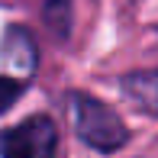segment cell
I'll use <instances>...</instances> for the list:
<instances>
[{
    "instance_id": "1",
    "label": "cell",
    "mask_w": 158,
    "mask_h": 158,
    "mask_svg": "<svg viewBox=\"0 0 158 158\" xmlns=\"http://www.w3.org/2000/svg\"><path fill=\"white\" fill-rule=\"evenodd\" d=\"M64 103H68V119L74 126L77 139L87 148H94L100 155H113L129 142L126 123L103 100L84 94V90H71V94H64Z\"/></svg>"
},
{
    "instance_id": "2",
    "label": "cell",
    "mask_w": 158,
    "mask_h": 158,
    "mask_svg": "<svg viewBox=\"0 0 158 158\" xmlns=\"http://www.w3.org/2000/svg\"><path fill=\"white\" fill-rule=\"evenodd\" d=\"M58 145V126L45 113H35L0 132V158H55Z\"/></svg>"
},
{
    "instance_id": "3",
    "label": "cell",
    "mask_w": 158,
    "mask_h": 158,
    "mask_svg": "<svg viewBox=\"0 0 158 158\" xmlns=\"http://www.w3.org/2000/svg\"><path fill=\"white\" fill-rule=\"evenodd\" d=\"M0 61L6 64L10 71H16L19 77H29L39 64V48H35V39L26 26H6L3 39H0Z\"/></svg>"
},
{
    "instance_id": "4",
    "label": "cell",
    "mask_w": 158,
    "mask_h": 158,
    "mask_svg": "<svg viewBox=\"0 0 158 158\" xmlns=\"http://www.w3.org/2000/svg\"><path fill=\"white\" fill-rule=\"evenodd\" d=\"M119 90L135 110L158 116V68L155 71H132L119 81Z\"/></svg>"
},
{
    "instance_id": "5",
    "label": "cell",
    "mask_w": 158,
    "mask_h": 158,
    "mask_svg": "<svg viewBox=\"0 0 158 158\" xmlns=\"http://www.w3.org/2000/svg\"><path fill=\"white\" fill-rule=\"evenodd\" d=\"M42 19H45V26L58 39H68V32H71V3L68 0H45Z\"/></svg>"
},
{
    "instance_id": "6",
    "label": "cell",
    "mask_w": 158,
    "mask_h": 158,
    "mask_svg": "<svg viewBox=\"0 0 158 158\" xmlns=\"http://www.w3.org/2000/svg\"><path fill=\"white\" fill-rule=\"evenodd\" d=\"M26 87H29V81H23V77H3L0 74V113L10 110V106L26 94Z\"/></svg>"
}]
</instances>
